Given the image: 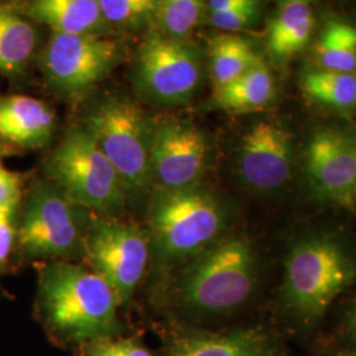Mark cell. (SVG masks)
I'll list each match as a JSON object with an SVG mask.
<instances>
[{
	"label": "cell",
	"mask_w": 356,
	"mask_h": 356,
	"mask_svg": "<svg viewBox=\"0 0 356 356\" xmlns=\"http://www.w3.org/2000/svg\"><path fill=\"white\" fill-rule=\"evenodd\" d=\"M356 286V242L342 229L293 232L281 254L270 321L288 342L316 347L335 302Z\"/></svg>",
	"instance_id": "1"
},
{
	"label": "cell",
	"mask_w": 356,
	"mask_h": 356,
	"mask_svg": "<svg viewBox=\"0 0 356 356\" xmlns=\"http://www.w3.org/2000/svg\"><path fill=\"white\" fill-rule=\"evenodd\" d=\"M263 277L257 244L245 234H225L185 263L175 289L176 304L200 323L232 318L254 304Z\"/></svg>",
	"instance_id": "2"
},
{
	"label": "cell",
	"mask_w": 356,
	"mask_h": 356,
	"mask_svg": "<svg viewBox=\"0 0 356 356\" xmlns=\"http://www.w3.org/2000/svg\"><path fill=\"white\" fill-rule=\"evenodd\" d=\"M38 304L47 329L64 343L82 346L123 331L114 291L92 269L72 261L42 268Z\"/></svg>",
	"instance_id": "3"
},
{
	"label": "cell",
	"mask_w": 356,
	"mask_h": 356,
	"mask_svg": "<svg viewBox=\"0 0 356 356\" xmlns=\"http://www.w3.org/2000/svg\"><path fill=\"white\" fill-rule=\"evenodd\" d=\"M229 213L211 193L197 185L153 191L148 209L151 256L160 267L188 263L226 234Z\"/></svg>",
	"instance_id": "4"
},
{
	"label": "cell",
	"mask_w": 356,
	"mask_h": 356,
	"mask_svg": "<svg viewBox=\"0 0 356 356\" xmlns=\"http://www.w3.org/2000/svg\"><path fill=\"white\" fill-rule=\"evenodd\" d=\"M48 181L74 204L106 216L124 209L127 191L83 124L72 127L47 161Z\"/></svg>",
	"instance_id": "5"
},
{
	"label": "cell",
	"mask_w": 356,
	"mask_h": 356,
	"mask_svg": "<svg viewBox=\"0 0 356 356\" xmlns=\"http://www.w3.org/2000/svg\"><path fill=\"white\" fill-rule=\"evenodd\" d=\"M82 124L114 166L127 193L149 191L153 120L139 104L110 97L97 103Z\"/></svg>",
	"instance_id": "6"
},
{
	"label": "cell",
	"mask_w": 356,
	"mask_h": 356,
	"mask_svg": "<svg viewBox=\"0 0 356 356\" xmlns=\"http://www.w3.org/2000/svg\"><path fill=\"white\" fill-rule=\"evenodd\" d=\"M90 219L49 181L38 182L26 197L16 238L29 257L69 261L85 256Z\"/></svg>",
	"instance_id": "7"
},
{
	"label": "cell",
	"mask_w": 356,
	"mask_h": 356,
	"mask_svg": "<svg viewBox=\"0 0 356 356\" xmlns=\"http://www.w3.org/2000/svg\"><path fill=\"white\" fill-rule=\"evenodd\" d=\"M202 58L201 49L189 40L148 32L136 53L134 85L141 98L157 106L191 102L202 83Z\"/></svg>",
	"instance_id": "8"
},
{
	"label": "cell",
	"mask_w": 356,
	"mask_h": 356,
	"mask_svg": "<svg viewBox=\"0 0 356 356\" xmlns=\"http://www.w3.org/2000/svg\"><path fill=\"white\" fill-rule=\"evenodd\" d=\"M85 252L92 270L114 291L119 305L128 304L151 259L148 231L113 216L91 218Z\"/></svg>",
	"instance_id": "9"
},
{
	"label": "cell",
	"mask_w": 356,
	"mask_h": 356,
	"mask_svg": "<svg viewBox=\"0 0 356 356\" xmlns=\"http://www.w3.org/2000/svg\"><path fill=\"white\" fill-rule=\"evenodd\" d=\"M310 189L321 201L356 211V131L316 128L302 151Z\"/></svg>",
	"instance_id": "10"
},
{
	"label": "cell",
	"mask_w": 356,
	"mask_h": 356,
	"mask_svg": "<svg viewBox=\"0 0 356 356\" xmlns=\"http://www.w3.org/2000/svg\"><path fill=\"white\" fill-rule=\"evenodd\" d=\"M119 60V45L106 36L51 33L41 65L51 89L78 97L98 85Z\"/></svg>",
	"instance_id": "11"
},
{
	"label": "cell",
	"mask_w": 356,
	"mask_h": 356,
	"mask_svg": "<svg viewBox=\"0 0 356 356\" xmlns=\"http://www.w3.org/2000/svg\"><path fill=\"white\" fill-rule=\"evenodd\" d=\"M294 134L282 120L260 119L243 134L235 169L243 185L260 194L282 191L294 166Z\"/></svg>",
	"instance_id": "12"
},
{
	"label": "cell",
	"mask_w": 356,
	"mask_h": 356,
	"mask_svg": "<svg viewBox=\"0 0 356 356\" xmlns=\"http://www.w3.org/2000/svg\"><path fill=\"white\" fill-rule=\"evenodd\" d=\"M209 160L204 132L185 119L153 120L151 172L156 188L186 189L200 184Z\"/></svg>",
	"instance_id": "13"
},
{
	"label": "cell",
	"mask_w": 356,
	"mask_h": 356,
	"mask_svg": "<svg viewBox=\"0 0 356 356\" xmlns=\"http://www.w3.org/2000/svg\"><path fill=\"white\" fill-rule=\"evenodd\" d=\"M166 356H289V342L269 322L223 331L193 327L172 338Z\"/></svg>",
	"instance_id": "14"
},
{
	"label": "cell",
	"mask_w": 356,
	"mask_h": 356,
	"mask_svg": "<svg viewBox=\"0 0 356 356\" xmlns=\"http://www.w3.org/2000/svg\"><path fill=\"white\" fill-rule=\"evenodd\" d=\"M54 126V113L42 101L26 95L0 97V140L38 149L51 143Z\"/></svg>",
	"instance_id": "15"
},
{
	"label": "cell",
	"mask_w": 356,
	"mask_h": 356,
	"mask_svg": "<svg viewBox=\"0 0 356 356\" xmlns=\"http://www.w3.org/2000/svg\"><path fill=\"white\" fill-rule=\"evenodd\" d=\"M316 28V13L305 0L281 1L268 26L267 51L279 66L293 58L310 44Z\"/></svg>",
	"instance_id": "16"
},
{
	"label": "cell",
	"mask_w": 356,
	"mask_h": 356,
	"mask_svg": "<svg viewBox=\"0 0 356 356\" xmlns=\"http://www.w3.org/2000/svg\"><path fill=\"white\" fill-rule=\"evenodd\" d=\"M22 13L51 26V33L104 36L108 31L99 0H35L26 3Z\"/></svg>",
	"instance_id": "17"
},
{
	"label": "cell",
	"mask_w": 356,
	"mask_h": 356,
	"mask_svg": "<svg viewBox=\"0 0 356 356\" xmlns=\"http://www.w3.org/2000/svg\"><path fill=\"white\" fill-rule=\"evenodd\" d=\"M276 81L263 60L229 85L214 90L211 106L232 114L264 110L276 98Z\"/></svg>",
	"instance_id": "18"
},
{
	"label": "cell",
	"mask_w": 356,
	"mask_h": 356,
	"mask_svg": "<svg viewBox=\"0 0 356 356\" xmlns=\"http://www.w3.org/2000/svg\"><path fill=\"white\" fill-rule=\"evenodd\" d=\"M38 33L17 7L0 6V74L16 76L36 51Z\"/></svg>",
	"instance_id": "19"
},
{
	"label": "cell",
	"mask_w": 356,
	"mask_h": 356,
	"mask_svg": "<svg viewBox=\"0 0 356 356\" xmlns=\"http://www.w3.org/2000/svg\"><path fill=\"white\" fill-rule=\"evenodd\" d=\"M261 61L254 44L238 33H222L209 42L210 76L214 90L245 74Z\"/></svg>",
	"instance_id": "20"
},
{
	"label": "cell",
	"mask_w": 356,
	"mask_h": 356,
	"mask_svg": "<svg viewBox=\"0 0 356 356\" xmlns=\"http://www.w3.org/2000/svg\"><path fill=\"white\" fill-rule=\"evenodd\" d=\"M317 69L356 74V26L334 19L319 31L313 49Z\"/></svg>",
	"instance_id": "21"
},
{
	"label": "cell",
	"mask_w": 356,
	"mask_h": 356,
	"mask_svg": "<svg viewBox=\"0 0 356 356\" xmlns=\"http://www.w3.org/2000/svg\"><path fill=\"white\" fill-rule=\"evenodd\" d=\"M301 90L321 106L338 111L355 110L356 74L310 67L300 78Z\"/></svg>",
	"instance_id": "22"
},
{
	"label": "cell",
	"mask_w": 356,
	"mask_h": 356,
	"mask_svg": "<svg viewBox=\"0 0 356 356\" xmlns=\"http://www.w3.org/2000/svg\"><path fill=\"white\" fill-rule=\"evenodd\" d=\"M207 16L201 0H157L149 32L172 40L186 41Z\"/></svg>",
	"instance_id": "23"
},
{
	"label": "cell",
	"mask_w": 356,
	"mask_h": 356,
	"mask_svg": "<svg viewBox=\"0 0 356 356\" xmlns=\"http://www.w3.org/2000/svg\"><path fill=\"white\" fill-rule=\"evenodd\" d=\"M99 7L108 26L141 31L151 29L157 0H99Z\"/></svg>",
	"instance_id": "24"
},
{
	"label": "cell",
	"mask_w": 356,
	"mask_h": 356,
	"mask_svg": "<svg viewBox=\"0 0 356 356\" xmlns=\"http://www.w3.org/2000/svg\"><path fill=\"white\" fill-rule=\"evenodd\" d=\"M317 346L356 350V289L341 305L331 323L330 331L323 334Z\"/></svg>",
	"instance_id": "25"
},
{
	"label": "cell",
	"mask_w": 356,
	"mask_h": 356,
	"mask_svg": "<svg viewBox=\"0 0 356 356\" xmlns=\"http://www.w3.org/2000/svg\"><path fill=\"white\" fill-rule=\"evenodd\" d=\"M82 356H154L135 338L106 337L81 346Z\"/></svg>",
	"instance_id": "26"
},
{
	"label": "cell",
	"mask_w": 356,
	"mask_h": 356,
	"mask_svg": "<svg viewBox=\"0 0 356 356\" xmlns=\"http://www.w3.org/2000/svg\"><path fill=\"white\" fill-rule=\"evenodd\" d=\"M263 4L260 1L247 0L245 4L234 11L223 13H207L210 24L226 33H238L254 28L261 15Z\"/></svg>",
	"instance_id": "27"
},
{
	"label": "cell",
	"mask_w": 356,
	"mask_h": 356,
	"mask_svg": "<svg viewBox=\"0 0 356 356\" xmlns=\"http://www.w3.org/2000/svg\"><path fill=\"white\" fill-rule=\"evenodd\" d=\"M22 195V179L17 173L0 165V209H17Z\"/></svg>",
	"instance_id": "28"
},
{
	"label": "cell",
	"mask_w": 356,
	"mask_h": 356,
	"mask_svg": "<svg viewBox=\"0 0 356 356\" xmlns=\"http://www.w3.org/2000/svg\"><path fill=\"white\" fill-rule=\"evenodd\" d=\"M16 210L0 209V267L7 261L16 238Z\"/></svg>",
	"instance_id": "29"
},
{
	"label": "cell",
	"mask_w": 356,
	"mask_h": 356,
	"mask_svg": "<svg viewBox=\"0 0 356 356\" xmlns=\"http://www.w3.org/2000/svg\"><path fill=\"white\" fill-rule=\"evenodd\" d=\"M313 356H356V350H346L330 346H317L314 347Z\"/></svg>",
	"instance_id": "30"
},
{
	"label": "cell",
	"mask_w": 356,
	"mask_h": 356,
	"mask_svg": "<svg viewBox=\"0 0 356 356\" xmlns=\"http://www.w3.org/2000/svg\"><path fill=\"white\" fill-rule=\"evenodd\" d=\"M7 152H8V148H7L6 145H3L1 141H0V157L4 156V154H7Z\"/></svg>",
	"instance_id": "31"
},
{
	"label": "cell",
	"mask_w": 356,
	"mask_h": 356,
	"mask_svg": "<svg viewBox=\"0 0 356 356\" xmlns=\"http://www.w3.org/2000/svg\"><path fill=\"white\" fill-rule=\"evenodd\" d=\"M355 111H356V107H355Z\"/></svg>",
	"instance_id": "32"
}]
</instances>
